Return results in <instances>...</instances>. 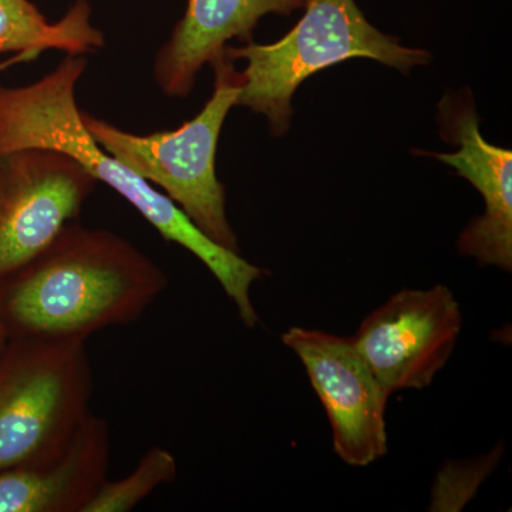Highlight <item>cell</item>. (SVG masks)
Returning a JSON list of instances; mask_svg holds the SVG:
<instances>
[{
    "instance_id": "obj_6",
    "label": "cell",
    "mask_w": 512,
    "mask_h": 512,
    "mask_svg": "<svg viewBox=\"0 0 512 512\" xmlns=\"http://www.w3.org/2000/svg\"><path fill=\"white\" fill-rule=\"evenodd\" d=\"M92 175L60 151L0 153V281L28 264L77 220L96 191Z\"/></svg>"
},
{
    "instance_id": "obj_8",
    "label": "cell",
    "mask_w": 512,
    "mask_h": 512,
    "mask_svg": "<svg viewBox=\"0 0 512 512\" xmlns=\"http://www.w3.org/2000/svg\"><path fill=\"white\" fill-rule=\"evenodd\" d=\"M282 342L301 359L332 427L333 450L343 463L366 467L387 453L390 394L357 352L352 338L299 326Z\"/></svg>"
},
{
    "instance_id": "obj_12",
    "label": "cell",
    "mask_w": 512,
    "mask_h": 512,
    "mask_svg": "<svg viewBox=\"0 0 512 512\" xmlns=\"http://www.w3.org/2000/svg\"><path fill=\"white\" fill-rule=\"evenodd\" d=\"M87 0H77L62 20L47 22L30 0H0V55L62 50L84 56L103 49L106 39L90 22Z\"/></svg>"
},
{
    "instance_id": "obj_5",
    "label": "cell",
    "mask_w": 512,
    "mask_h": 512,
    "mask_svg": "<svg viewBox=\"0 0 512 512\" xmlns=\"http://www.w3.org/2000/svg\"><path fill=\"white\" fill-rule=\"evenodd\" d=\"M86 340L8 339L0 352V473L63 453L90 413Z\"/></svg>"
},
{
    "instance_id": "obj_7",
    "label": "cell",
    "mask_w": 512,
    "mask_h": 512,
    "mask_svg": "<svg viewBox=\"0 0 512 512\" xmlns=\"http://www.w3.org/2000/svg\"><path fill=\"white\" fill-rule=\"evenodd\" d=\"M463 329L460 303L450 288L402 289L363 319L352 340L392 394L426 389L453 355Z\"/></svg>"
},
{
    "instance_id": "obj_3",
    "label": "cell",
    "mask_w": 512,
    "mask_h": 512,
    "mask_svg": "<svg viewBox=\"0 0 512 512\" xmlns=\"http://www.w3.org/2000/svg\"><path fill=\"white\" fill-rule=\"evenodd\" d=\"M211 66L215 72L211 99L194 119L175 130L138 136L83 110L82 121L107 153L153 187L161 188L212 241L239 254L215 156L224 121L241 92V73L225 50Z\"/></svg>"
},
{
    "instance_id": "obj_9",
    "label": "cell",
    "mask_w": 512,
    "mask_h": 512,
    "mask_svg": "<svg viewBox=\"0 0 512 512\" xmlns=\"http://www.w3.org/2000/svg\"><path fill=\"white\" fill-rule=\"evenodd\" d=\"M447 96L441 120L456 153H430L470 181L483 195L485 212L467 225L457 241L458 252L473 256L480 266L512 271V153L488 143L470 97Z\"/></svg>"
},
{
    "instance_id": "obj_1",
    "label": "cell",
    "mask_w": 512,
    "mask_h": 512,
    "mask_svg": "<svg viewBox=\"0 0 512 512\" xmlns=\"http://www.w3.org/2000/svg\"><path fill=\"white\" fill-rule=\"evenodd\" d=\"M167 285L164 269L127 239L73 221L0 281V320L9 339L87 340L136 322Z\"/></svg>"
},
{
    "instance_id": "obj_15",
    "label": "cell",
    "mask_w": 512,
    "mask_h": 512,
    "mask_svg": "<svg viewBox=\"0 0 512 512\" xmlns=\"http://www.w3.org/2000/svg\"><path fill=\"white\" fill-rule=\"evenodd\" d=\"M8 333H6L5 326H3L2 320H0V352H2L3 346L8 342Z\"/></svg>"
},
{
    "instance_id": "obj_13",
    "label": "cell",
    "mask_w": 512,
    "mask_h": 512,
    "mask_svg": "<svg viewBox=\"0 0 512 512\" xmlns=\"http://www.w3.org/2000/svg\"><path fill=\"white\" fill-rule=\"evenodd\" d=\"M177 473V461L170 451L158 446L148 448L128 476L117 481H104L83 512L134 510L158 487L173 483Z\"/></svg>"
},
{
    "instance_id": "obj_4",
    "label": "cell",
    "mask_w": 512,
    "mask_h": 512,
    "mask_svg": "<svg viewBox=\"0 0 512 512\" xmlns=\"http://www.w3.org/2000/svg\"><path fill=\"white\" fill-rule=\"evenodd\" d=\"M305 9L295 28L272 45L251 40L225 47L234 62H247L235 106L264 114L275 136L288 131L296 89L326 67L363 57L409 72L430 62L426 50L403 47L377 30L355 0H308Z\"/></svg>"
},
{
    "instance_id": "obj_11",
    "label": "cell",
    "mask_w": 512,
    "mask_h": 512,
    "mask_svg": "<svg viewBox=\"0 0 512 512\" xmlns=\"http://www.w3.org/2000/svg\"><path fill=\"white\" fill-rule=\"evenodd\" d=\"M109 464V423L90 413L60 456L0 473V512H83Z\"/></svg>"
},
{
    "instance_id": "obj_2",
    "label": "cell",
    "mask_w": 512,
    "mask_h": 512,
    "mask_svg": "<svg viewBox=\"0 0 512 512\" xmlns=\"http://www.w3.org/2000/svg\"><path fill=\"white\" fill-rule=\"evenodd\" d=\"M86 67V57L67 55L36 82L19 87L0 84V153L46 148L72 157L97 183L109 185L130 202L165 241L200 259L239 312L249 311L252 285L264 278L265 269L212 241L164 192L96 143L76 101L77 83Z\"/></svg>"
},
{
    "instance_id": "obj_10",
    "label": "cell",
    "mask_w": 512,
    "mask_h": 512,
    "mask_svg": "<svg viewBox=\"0 0 512 512\" xmlns=\"http://www.w3.org/2000/svg\"><path fill=\"white\" fill-rule=\"evenodd\" d=\"M308 0H188L183 19L161 46L153 74L164 96H190L205 64L224 52L232 39L251 42L259 20L269 13L289 15Z\"/></svg>"
},
{
    "instance_id": "obj_14",
    "label": "cell",
    "mask_w": 512,
    "mask_h": 512,
    "mask_svg": "<svg viewBox=\"0 0 512 512\" xmlns=\"http://www.w3.org/2000/svg\"><path fill=\"white\" fill-rule=\"evenodd\" d=\"M40 55H42V53L36 52V50H29V52L18 53V55H13L9 57V59L2 60V62H0V74L5 73L6 70L16 66V64L33 62V60H36Z\"/></svg>"
}]
</instances>
